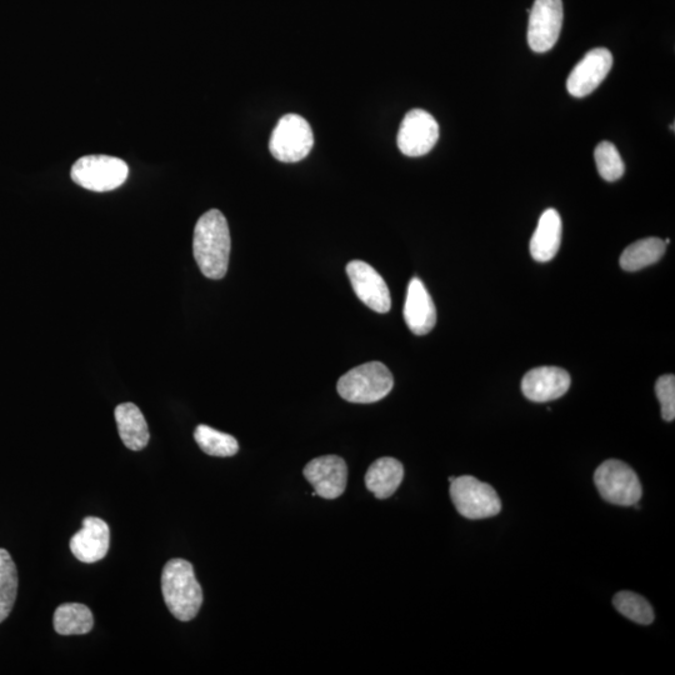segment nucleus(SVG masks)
I'll return each instance as SVG.
<instances>
[{
  "mask_svg": "<svg viewBox=\"0 0 675 675\" xmlns=\"http://www.w3.org/2000/svg\"><path fill=\"white\" fill-rule=\"evenodd\" d=\"M230 232L227 219L218 209L199 218L194 228L193 253L200 272L209 279H222L228 272Z\"/></svg>",
  "mask_w": 675,
  "mask_h": 675,
  "instance_id": "nucleus-1",
  "label": "nucleus"
},
{
  "mask_svg": "<svg viewBox=\"0 0 675 675\" xmlns=\"http://www.w3.org/2000/svg\"><path fill=\"white\" fill-rule=\"evenodd\" d=\"M162 593L169 612L180 622H190L202 608L203 590L188 560L172 559L165 564Z\"/></svg>",
  "mask_w": 675,
  "mask_h": 675,
  "instance_id": "nucleus-2",
  "label": "nucleus"
},
{
  "mask_svg": "<svg viewBox=\"0 0 675 675\" xmlns=\"http://www.w3.org/2000/svg\"><path fill=\"white\" fill-rule=\"evenodd\" d=\"M393 387V374L380 362L365 363L349 370L337 384L340 397L358 404L379 402L392 392Z\"/></svg>",
  "mask_w": 675,
  "mask_h": 675,
  "instance_id": "nucleus-3",
  "label": "nucleus"
},
{
  "mask_svg": "<svg viewBox=\"0 0 675 675\" xmlns=\"http://www.w3.org/2000/svg\"><path fill=\"white\" fill-rule=\"evenodd\" d=\"M449 494L457 512L470 520L492 518L502 510V502L492 485L472 475L455 478Z\"/></svg>",
  "mask_w": 675,
  "mask_h": 675,
  "instance_id": "nucleus-4",
  "label": "nucleus"
},
{
  "mask_svg": "<svg viewBox=\"0 0 675 675\" xmlns=\"http://www.w3.org/2000/svg\"><path fill=\"white\" fill-rule=\"evenodd\" d=\"M600 497L610 504L633 507L642 499L643 489L637 473L617 459L605 460L594 473Z\"/></svg>",
  "mask_w": 675,
  "mask_h": 675,
  "instance_id": "nucleus-5",
  "label": "nucleus"
},
{
  "mask_svg": "<svg viewBox=\"0 0 675 675\" xmlns=\"http://www.w3.org/2000/svg\"><path fill=\"white\" fill-rule=\"evenodd\" d=\"M128 165L124 160L109 155H85L74 163L73 182L92 192H110L120 187L128 178Z\"/></svg>",
  "mask_w": 675,
  "mask_h": 675,
  "instance_id": "nucleus-6",
  "label": "nucleus"
},
{
  "mask_svg": "<svg viewBox=\"0 0 675 675\" xmlns=\"http://www.w3.org/2000/svg\"><path fill=\"white\" fill-rule=\"evenodd\" d=\"M314 145V134L307 120L298 114H285L270 137L273 157L283 163H297L307 158Z\"/></svg>",
  "mask_w": 675,
  "mask_h": 675,
  "instance_id": "nucleus-7",
  "label": "nucleus"
},
{
  "mask_svg": "<svg viewBox=\"0 0 675 675\" xmlns=\"http://www.w3.org/2000/svg\"><path fill=\"white\" fill-rule=\"evenodd\" d=\"M528 43L535 53H547L557 44L563 25L562 0H535L529 12Z\"/></svg>",
  "mask_w": 675,
  "mask_h": 675,
  "instance_id": "nucleus-8",
  "label": "nucleus"
},
{
  "mask_svg": "<svg viewBox=\"0 0 675 675\" xmlns=\"http://www.w3.org/2000/svg\"><path fill=\"white\" fill-rule=\"evenodd\" d=\"M439 139V125L432 114L423 109L410 110L400 124L398 148L407 157H423Z\"/></svg>",
  "mask_w": 675,
  "mask_h": 675,
  "instance_id": "nucleus-9",
  "label": "nucleus"
},
{
  "mask_svg": "<svg viewBox=\"0 0 675 675\" xmlns=\"http://www.w3.org/2000/svg\"><path fill=\"white\" fill-rule=\"evenodd\" d=\"M303 473L320 498L337 499L347 488V463L338 455H324L313 459L305 465Z\"/></svg>",
  "mask_w": 675,
  "mask_h": 675,
  "instance_id": "nucleus-10",
  "label": "nucleus"
},
{
  "mask_svg": "<svg viewBox=\"0 0 675 675\" xmlns=\"http://www.w3.org/2000/svg\"><path fill=\"white\" fill-rule=\"evenodd\" d=\"M347 274L357 297L377 313H388L392 299L387 283L372 265L363 260H352L347 265Z\"/></svg>",
  "mask_w": 675,
  "mask_h": 675,
  "instance_id": "nucleus-11",
  "label": "nucleus"
},
{
  "mask_svg": "<svg viewBox=\"0 0 675 675\" xmlns=\"http://www.w3.org/2000/svg\"><path fill=\"white\" fill-rule=\"evenodd\" d=\"M613 67V55L607 48H595L575 65L567 80V89L575 98L592 94Z\"/></svg>",
  "mask_w": 675,
  "mask_h": 675,
  "instance_id": "nucleus-12",
  "label": "nucleus"
},
{
  "mask_svg": "<svg viewBox=\"0 0 675 675\" xmlns=\"http://www.w3.org/2000/svg\"><path fill=\"white\" fill-rule=\"evenodd\" d=\"M570 375L558 367H539L529 370L522 380L525 398L535 403H547L563 397L570 388Z\"/></svg>",
  "mask_w": 675,
  "mask_h": 675,
  "instance_id": "nucleus-13",
  "label": "nucleus"
},
{
  "mask_svg": "<svg viewBox=\"0 0 675 675\" xmlns=\"http://www.w3.org/2000/svg\"><path fill=\"white\" fill-rule=\"evenodd\" d=\"M110 530L104 520L88 517L83 520V528L70 539V550L75 558L83 563H97L108 554Z\"/></svg>",
  "mask_w": 675,
  "mask_h": 675,
  "instance_id": "nucleus-14",
  "label": "nucleus"
},
{
  "mask_svg": "<svg viewBox=\"0 0 675 675\" xmlns=\"http://www.w3.org/2000/svg\"><path fill=\"white\" fill-rule=\"evenodd\" d=\"M404 319L410 332L415 335L432 332L437 323V309L427 288L419 278H413L408 285Z\"/></svg>",
  "mask_w": 675,
  "mask_h": 675,
  "instance_id": "nucleus-15",
  "label": "nucleus"
},
{
  "mask_svg": "<svg viewBox=\"0 0 675 675\" xmlns=\"http://www.w3.org/2000/svg\"><path fill=\"white\" fill-rule=\"evenodd\" d=\"M562 243V218L555 209H547L539 218L537 229L530 240V254L537 262L545 263L557 255Z\"/></svg>",
  "mask_w": 675,
  "mask_h": 675,
  "instance_id": "nucleus-16",
  "label": "nucleus"
},
{
  "mask_svg": "<svg viewBox=\"0 0 675 675\" xmlns=\"http://www.w3.org/2000/svg\"><path fill=\"white\" fill-rule=\"evenodd\" d=\"M115 422L123 444L134 452H139L149 443V429L147 420L133 403L119 404L114 410Z\"/></svg>",
  "mask_w": 675,
  "mask_h": 675,
  "instance_id": "nucleus-17",
  "label": "nucleus"
},
{
  "mask_svg": "<svg viewBox=\"0 0 675 675\" xmlns=\"http://www.w3.org/2000/svg\"><path fill=\"white\" fill-rule=\"evenodd\" d=\"M404 478L403 464L394 458H380L365 474V485L375 498L388 499L397 492Z\"/></svg>",
  "mask_w": 675,
  "mask_h": 675,
  "instance_id": "nucleus-18",
  "label": "nucleus"
},
{
  "mask_svg": "<svg viewBox=\"0 0 675 675\" xmlns=\"http://www.w3.org/2000/svg\"><path fill=\"white\" fill-rule=\"evenodd\" d=\"M665 249H667V244L660 238L640 239L624 249L619 259L620 267L627 272H637V270L659 262Z\"/></svg>",
  "mask_w": 675,
  "mask_h": 675,
  "instance_id": "nucleus-19",
  "label": "nucleus"
},
{
  "mask_svg": "<svg viewBox=\"0 0 675 675\" xmlns=\"http://www.w3.org/2000/svg\"><path fill=\"white\" fill-rule=\"evenodd\" d=\"M53 624L60 635L88 634L94 627V617L87 605L65 603L55 610Z\"/></svg>",
  "mask_w": 675,
  "mask_h": 675,
  "instance_id": "nucleus-20",
  "label": "nucleus"
},
{
  "mask_svg": "<svg viewBox=\"0 0 675 675\" xmlns=\"http://www.w3.org/2000/svg\"><path fill=\"white\" fill-rule=\"evenodd\" d=\"M194 439L199 448L212 457H233L239 450L238 440L233 435L219 432L204 424L195 428Z\"/></svg>",
  "mask_w": 675,
  "mask_h": 675,
  "instance_id": "nucleus-21",
  "label": "nucleus"
},
{
  "mask_svg": "<svg viewBox=\"0 0 675 675\" xmlns=\"http://www.w3.org/2000/svg\"><path fill=\"white\" fill-rule=\"evenodd\" d=\"M17 593V567L8 550L0 548V623L12 612Z\"/></svg>",
  "mask_w": 675,
  "mask_h": 675,
  "instance_id": "nucleus-22",
  "label": "nucleus"
},
{
  "mask_svg": "<svg viewBox=\"0 0 675 675\" xmlns=\"http://www.w3.org/2000/svg\"><path fill=\"white\" fill-rule=\"evenodd\" d=\"M615 609L633 622L649 625L654 622L652 605L642 595L633 592H619L613 599Z\"/></svg>",
  "mask_w": 675,
  "mask_h": 675,
  "instance_id": "nucleus-23",
  "label": "nucleus"
},
{
  "mask_svg": "<svg viewBox=\"0 0 675 675\" xmlns=\"http://www.w3.org/2000/svg\"><path fill=\"white\" fill-rule=\"evenodd\" d=\"M594 158L600 177L607 182H615L623 177L625 165L613 143H599L595 148Z\"/></svg>",
  "mask_w": 675,
  "mask_h": 675,
  "instance_id": "nucleus-24",
  "label": "nucleus"
},
{
  "mask_svg": "<svg viewBox=\"0 0 675 675\" xmlns=\"http://www.w3.org/2000/svg\"><path fill=\"white\" fill-rule=\"evenodd\" d=\"M655 393L662 405V417L667 422L675 418V377L673 374L663 375L655 384Z\"/></svg>",
  "mask_w": 675,
  "mask_h": 675,
  "instance_id": "nucleus-25",
  "label": "nucleus"
},
{
  "mask_svg": "<svg viewBox=\"0 0 675 675\" xmlns=\"http://www.w3.org/2000/svg\"><path fill=\"white\" fill-rule=\"evenodd\" d=\"M454 479H455V477H450V478H449V483H452Z\"/></svg>",
  "mask_w": 675,
  "mask_h": 675,
  "instance_id": "nucleus-26",
  "label": "nucleus"
}]
</instances>
